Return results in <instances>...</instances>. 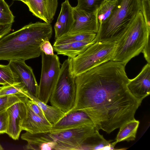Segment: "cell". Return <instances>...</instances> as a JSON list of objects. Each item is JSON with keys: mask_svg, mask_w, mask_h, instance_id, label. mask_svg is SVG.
<instances>
[{"mask_svg": "<svg viewBox=\"0 0 150 150\" xmlns=\"http://www.w3.org/2000/svg\"><path fill=\"white\" fill-rule=\"evenodd\" d=\"M122 64L111 60L75 78L76 93L70 112L81 111L91 119L96 129L110 134L135 119L142 103L127 87L129 79Z\"/></svg>", "mask_w": 150, "mask_h": 150, "instance_id": "6da1fadb", "label": "cell"}, {"mask_svg": "<svg viewBox=\"0 0 150 150\" xmlns=\"http://www.w3.org/2000/svg\"><path fill=\"white\" fill-rule=\"evenodd\" d=\"M52 33L50 23H30L0 39V60H24L41 55V44Z\"/></svg>", "mask_w": 150, "mask_h": 150, "instance_id": "7a4b0ae2", "label": "cell"}, {"mask_svg": "<svg viewBox=\"0 0 150 150\" xmlns=\"http://www.w3.org/2000/svg\"><path fill=\"white\" fill-rule=\"evenodd\" d=\"M142 0H117L109 17L100 25L96 42H116L124 34L131 22L141 10Z\"/></svg>", "mask_w": 150, "mask_h": 150, "instance_id": "3957f363", "label": "cell"}, {"mask_svg": "<svg viewBox=\"0 0 150 150\" xmlns=\"http://www.w3.org/2000/svg\"><path fill=\"white\" fill-rule=\"evenodd\" d=\"M150 34L141 11L133 19L125 32L116 41L114 55L111 60L125 66L131 59L142 52Z\"/></svg>", "mask_w": 150, "mask_h": 150, "instance_id": "277c9868", "label": "cell"}, {"mask_svg": "<svg viewBox=\"0 0 150 150\" xmlns=\"http://www.w3.org/2000/svg\"><path fill=\"white\" fill-rule=\"evenodd\" d=\"M116 42H96L81 54L71 58L72 73L75 78L80 74L110 61Z\"/></svg>", "mask_w": 150, "mask_h": 150, "instance_id": "5b68a950", "label": "cell"}, {"mask_svg": "<svg viewBox=\"0 0 150 150\" xmlns=\"http://www.w3.org/2000/svg\"><path fill=\"white\" fill-rule=\"evenodd\" d=\"M75 78L72 73L71 58L68 57L61 67L59 77L51 95V105L65 114L73 107L76 96Z\"/></svg>", "mask_w": 150, "mask_h": 150, "instance_id": "8992f818", "label": "cell"}, {"mask_svg": "<svg viewBox=\"0 0 150 150\" xmlns=\"http://www.w3.org/2000/svg\"><path fill=\"white\" fill-rule=\"evenodd\" d=\"M98 130L95 126H83L44 133L48 141L57 144L54 150H77Z\"/></svg>", "mask_w": 150, "mask_h": 150, "instance_id": "52a82bcc", "label": "cell"}, {"mask_svg": "<svg viewBox=\"0 0 150 150\" xmlns=\"http://www.w3.org/2000/svg\"><path fill=\"white\" fill-rule=\"evenodd\" d=\"M42 69L37 98L47 104L49 101L60 74L61 64L58 56L42 52Z\"/></svg>", "mask_w": 150, "mask_h": 150, "instance_id": "ba28073f", "label": "cell"}, {"mask_svg": "<svg viewBox=\"0 0 150 150\" xmlns=\"http://www.w3.org/2000/svg\"><path fill=\"white\" fill-rule=\"evenodd\" d=\"M8 64L16 76L18 82L22 83L31 95L37 98L38 85L32 68L24 60H10Z\"/></svg>", "mask_w": 150, "mask_h": 150, "instance_id": "9c48e42d", "label": "cell"}, {"mask_svg": "<svg viewBox=\"0 0 150 150\" xmlns=\"http://www.w3.org/2000/svg\"><path fill=\"white\" fill-rule=\"evenodd\" d=\"M8 115V126L6 134L14 140L18 139L22 131L21 125L27 113L24 101L13 104L6 110Z\"/></svg>", "mask_w": 150, "mask_h": 150, "instance_id": "30bf717a", "label": "cell"}, {"mask_svg": "<svg viewBox=\"0 0 150 150\" xmlns=\"http://www.w3.org/2000/svg\"><path fill=\"white\" fill-rule=\"evenodd\" d=\"M74 21L69 33L98 32L99 25L97 13H91L73 7Z\"/></svg>", "mask_w": 150, "mask_h": 150, "instance_id": "8fae6325", "label": "cell"}, {"mask_svg": "<svg viewBox=\"0 0 150 150\" xmlns=\"http://www.w3.org/2000/svg\"><path fill=\"white\" fill-rule=\"evenodd\" d=\"M127 87L132 95L141 102L150 94V64L147 63L136 77L129 79Z\"/></svg>", "mask_w": 150, "mask_h": 150, "instance_id": "7c38bea8", "label": "cell"}, {"mask_svg": "<svg viewBox=\"0 0 150 150\" xmlns=\"http://www.w3.org/2000/svg\"><path fill=\"white\" fill-rule=\"evenodd\" d=\"M86 126H95L93 121L85 112L77 111L67 114L53 124L52 131Z\"/></svg>", "mask_w": 150, "mask_h": 150, "instance_id": "4fadbf2b", "label": "cell"}, {"mask_svg": "<svg viewBox=\"0 0 150 150\" xmlns=\"http://www.w3.org/2000/svg\"><path fill=\"white\" fill-rule=\"evenodd\" d=\"M73 9L69 0H65L62 4L61 11L54 27L55 40L69 32L74 21Z\"/></svg>", "mask_w": 150, "mask_h": 150, "instance_id": "5bb4252c", "label": "cell"}, {"mask_svg": "<svg viewBox=\"0 0 150 150\" xmlns=\"http://www.w3.org/2000/svg\"><path fill=\"white\" fill-rule=\"evenodd\" d=\"M27 115L21 125L22 130L33 134L47 133L52 131V123L41 118L27 106Z\"/></svg>", "mask_w": 150, "mask_h": 150, "instance_id": "9a60e30c", "label": "cell"}, {"mask_svg": "<svg viewBox=\"0 0 150 150\" xmlns=\"http://www.w3.org/2000/svg\"><path fill=\"white\" fill-rule=\"evenodd\" d=\"M95 42L94 40L75 42L53 47L54 50L57 54L66 56L68 57L72 58L83 53Z\"/></svg>", "mask_w": 150, "mask_h": 150, "instance_id": "2e32d148", "label": "cell"}, {"mask_svg": "<svg viewBox=\"0 0 150 150\" xmlns=\"http://www.w3.org/2000/svg\"><path fill=\"white\" fill-rule=\"evenodd\" d=\"M111 140H107L97 131L80 146L77 150H114L117 143Z\"/></svg>", "mask_w": 150, "mask_h": 150, "instance_id": "e0dca14e", "label": "cell"}, {"mask_svg": "<svg viewBox=\"0 0 150 150\" xmlns=\"http://www.w3.org/2000/svg\"><path fill=\"white\" fill-rule=\"evenodd\" d=\"M139 122L135 119L126 123L120 127V129L115 139V142L134 140Z\"/></svg>", "mask_w": 150, "mask_h": 150, "instance_id": "ac0fdd59", "label": "cell"}, {"mask_svg": "<svg viewBox=\"0 0 150 150\" xmlns=\"http://www.w3.org/2000/svg\"><path fill=\"white\" fill-rule=\"evenodd\" d=\"M33 15L50 23L47 10L49 4V0H26L25 4Z\"/></svg>", "mask_w": 150, "mask_h": 150, "instance_id": "d6986e66", "label": "cell"}, {"mask_svg": "<svg viewBox=\"0 0 150 150\" xmlns=\"http://www.w3.org/2000/svg\"><path fill=\"white\" fill-rule=\"evenodd\" d=\"M29 99L33 100L37 104L43 111L47 120L52 124L56 123L65 115V113L59 108L44 103L30 94Z\"/></svg>", "mask_w": 150, "mask_h": 150, "instance_id": "ffe728a7", "label": "cell"}, {"mask_svg": "<svg viewBox=\"0 0 150 150\" xmlns=\"http://www.w3.org/2000/svg\"><path fill=\"white\" fill-rule=\"evenodd\" d=\"M96 33H67L55 40L53 46L64 45L75 42L93 40Z\"/></svg>", "mask_w": 150, "mask_h": 150, "instance_id": "44dd1931", "label": "cell"}, {"mask_svg": "<svg viewBox=\"0 0 150 150\" xmlns=\"http://www.w3.org/2000/svg\"><path fill=\"white\" fill-rule=\"evenodd\" d=\"M117 2V0H106L100 6L97 12L99 26L110 16L116 6Z\"/></svg>", "mask_w": 150, "mask_h": 150, "instance_id": "7402d4cb", "label": "cell"}, {"mask_svg": "<svg viewBox=\"0 0 150 150\" xmlns=\"http://www.w3.org/2000/svg\"><path fill=\"white\" fill-rule=\"evenodd\" d=\"M15 95L30 98V94L20 82L12 85H4L0 90V96Z\"/></svg>", "mask_w": 150, "mask_h": 150, "instance_id": "603a6c76", "label": "cell"}, {"mask_svg": "<svg viewBox=\"0 0 150 150\" xmlns=\"http://www.w3.org/2000/svg\"><path fill=\"white\" fill-rule=\"evenodd\" d=\"M18 82L9 65L0 64V84L12 85Z\"/></svg>", "mask_w": 150, "mask_h": 150, "instance_id": "cb8c5ba5", "label": "cell"}, {"mask_svg": "<svg viewBox=\"0 0 150 150\" xmlns=\"http://www.w3.org/2000/svg\"><path fill=\"white\" fill-rule=\"evenodd\" d=\"M106 0H77L78 4L76 7L89 13H97L100 6Z\"/></svg>", "mask_w": 150, "mask_h": 150, "instance_id": "d4e9b609", "label": "cell"}, {"mask_svg": "<svg viewBox=\"0 0 150 150\" xmlns=\"http://www.w3.org/2000/svg\"><path fill=\"white\" fill-rule=\"evenodd\" d=\"M14 16L4 0H0V24H12Z\"/></svg>", "mask_w": 150, "mask_h": 150, "instance_id": "484cf974", "label": "cell"}, {"mask_svg": "<svg viewBox=\"0 0 150 150\" xmlns=\"http://www.w3.org/2000/svg\"><path fill=\"white\" fill-rule=\"evenodd\" d=\"M28 97L15 95L0 96V112L6 110L13 104L20 101H25Z\"/></svg>", "mask_w": 150, "mask_h": 150, "instance_id": "4316f807", "label": "cell"}, {"mask_svg": "<svg viewBox=\"0 0 150 150\" xmlns=\"http://www.w3.org/2000/svg\"><path fill=\"white\" fill-rule=\"evenodd\" d=\"M141 11L148 28H150V0H142Z\"/></svg>", "mask_w": 150, "mask_h": 150, "instance_id": "83f0119b", "label": "cell"}, {"mask_svg": "<svg viewBox=\"0 0 150 150\" xmlns=\"http://www.w3.org/2000/svg\"><path fill=\"white\" fill-rule=\"evenodd\" d=\"M25 102L26 105L35 114L42 119L47 120L43 111L35 101L27 98L26 99Z\"/></svg>", "mask_w": 150, "mask_h": 150, "instance_id": "f1b7e54d", "label": "cell"}, {"mask_svg": "<svg viewBox=\"0 0 150 150\" xmlns=\"http://www.w3.org/2000/svg\"><path fill=\"white\" fill-rule=\"evenodd\" d=\"M8 126V115L6 110L0 112V134L6 133Z\"/></svg>", "mask_w": 150, "mask_h": 150, "instance_id": "f546056e", "label": "cell"}, {"mask_svg": "<svg viewBox=\"0 0 150 150\" xmlns=\"http://www.w3.org/2000/svg\"><path fill=\"white\" fill-rule=\"evenodd\" d=\"M40 49L41 51L46 55H53L54 49L49 40L45 41L41 45Z\"/></svg>", "mask_w": 150, "mask_h": 150, "instance_id": "4dcf8cb0", "label": "cell"}, {"mask_svg": "<svg viewBox=\"0 0 150 150\" xmlns=\"http://www.w3.org/2000/svg\"><path fill=\"white\" fill-rule=\"evenodd\" d=\"M150 35H149L147 37L145 45L142 52L143 53L144 58L148 63L150 64Z\"/></svg>", "mask_w": 150, "mask_h": 150, "instance_id": "1f68e13d", "label": "cell"}, {"mask_svg": "<svg viewBox=\"0 0 150 150\" xmlns=\"http://www.w3.org/2000/svg\"><path fill=\"white\" fill-rule=\"evenodd\" d=\"M12 26V24H0V39L9 33L11 30Z\"/></svg>", "mask_w": 150, "mask_h": 150, "instance_id": "d6a6232c", "label": "cell"}, {"mask_svg": "<svg viewBox=\"0 0 150 150\" xmlns=\"http://www.w3.org/2000/svg\"><path fill=\"white\" fill-rule=\"evenodd\" d=\"M15 0L21 1L25 3V4H26V0Z\"/></svg>", "mask_w": 150, "mask_h": 150, "instance_id": "836d02e7", "label": "cell"}, {"mask_svg": "<svg viewBox=\"0 0 150 150\" xmlns=\"http://www.w3.org/2000/svg\"><path fill=\"white\" fill-rule=\"evenodd\" d=\"M4 149L3 148L2 146H1V145L0 144V150H3Z\"/></svg>", "mask_w": 150, "mask_h": 150, "instance_id": "e575fe53", "label": "cell"}, {"mask_svg": "<svg viewBox=\"0 0 150 150\" xmlns=\"http://www.w3.org/2000/svg\"><path fill=\"white\" fill-rule=\"evenodd\" d=\"M2 87V86L0 87V90H1V89Z\"/></svg>", "mask_w": 150, "mask_h": 150, "instance_id": "d590c367", "label": "cell"}]
</instances>
